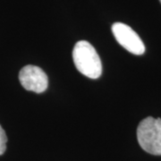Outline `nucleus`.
Segmentation results:
<instances>
[{
	"mask_svg": "<svg viewBox=\"0 0 161 161\" xmlns=\"http://www.w3.org/2000/svg\"><path fill=\"white\" fill-rule=\"evenodd\" d=\"M159 1H160V3H161V0H159Z\"/></svg>",
	"mask_w": 161,
	"mask_h": 161,
	"instance_id": "6",
	"label": "nucleus"
},
{
	"mask_svg": "<svg viewBox=\"0 0 161 161\" xmlns=\"http://www.w3.org/2000/svg\"><path fill=\"white\" fill-rule=\"evenodd\" d=\"M75 67L80 74L91 79H97L102 74V64L94 47L88 41L80 40L73 51Z\"/></svg>",
	"mask_w": 161,
	"mask_h": 161,
	"instance_id": "1",
	"label": "nucleus"
},
{
	"mask_svg": "<svg viewBox=\"0 0 161 161\" xmlns=\"http://www.w3.org/2000/svg\"><path fill=\"white\" fill-rule=\"evenodd\" d=\"M19 80L25 90L35 93L44 92L48 85V79L45 72L39 66L31 64L25 65L21 69Z\"/></svg>",
	"mask_w": 161,
	"mask_h": 161,
	"instance_id": "4",
	"label": "nucleus"
},
{
	"mask_svg": "<svg viewBox=\"0 0 161 161\" xmlns=\"http://www.w3.org/2000/svg\"><path fill=\"white\" fill-rule=\"evenodd\" d=\"M6 142H7V137H6V132L0 125V155H3L6 152Z\"/></svg>",
	"mask_w": 161,
	"mask_h": 161,
	"instance_id": "5",
	"label": "nucleus"
},
{
	"mask_svg": "<svg viewBox=\"0 0 161 161\" xmlns=\"http://www.w3.org/2000/svg\"><path fill=\"white\" fill-rule=\"evenodd\" d=\"M112 31L117 42L127 51L136 56H141L145 52L142 40L130 26L125 23H115L112 25Z\"/></svg>",
	"mask_w": 161,
	"mask_h": 161,
	"instance_id": "3",
	"label": "nucleus"
},
{
	"mask_svg": "<svg viewBox=\"0 0 161 161\" xmlns=\"http://www.w3.org/2000/svg\"><path fill=\"white\" fill-rule=\"evenodd\" d=\"M137 139L140 146L152 155H161V119L146 117L137 128Z\"/></svg>",
	"mask_w": 161,
	"mask_h": 161,
	"instance_id": "2",
	"label": "nucleus"
}]
</instances>
